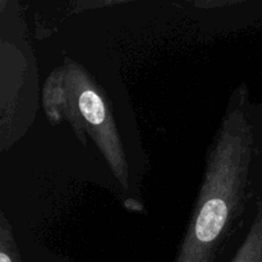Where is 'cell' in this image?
Here are the masks:
<instances>
[{
    "label": "cell",
    "mask_w": 262,
    "mask_h": 262,
    "mask_svg": "<svg viewBox=\"0 0 262 262\" xmlns=\"http://www.w3.org/2000/svg\"><path fill=\"white\" fill-rule=\"evenodd\" d=\"M258 158L250 92L241 83L207 148L201 186L174 262H215L247 211Z\"/></svg>",
    "instance_id": "1"
},
{
    "label": "cell",
    "mask_w": 262,
    "mask_h": 262,
    "mask_svg": "<svg viewBox=\"0 0 262 262\" xmlns=\"http://www.w3.org/2000/svg\"><path fill=\"white\" fill-rule=\"evenodd\" d=\"M42 105L51 123L69 122L77 137H91L123 188L129 184V169L123 142L106 95L82 64L66 58L43 86Z\"/></svg>",
    "instance_id": "2"
},
{
    "label": "cell",
    "mask_w": 262,
    "mask_h": 262,
    "mask_svg": "<svg viewBox=\"0 0 262 262\" xmlns=\"http://www.w3.org/2000/svg\"><path fill=\"white\" fill-rule=\"evenodd\" d=\"M230 262H262V202H258L252 225Z\"/></svg>",
    "instance_id": "3"
},
{
    "label": "cell",
    "mask_w": 262,
    "mask_h": 262,
    "mask_svg": "<svg viewBox=\"0 0 262 262\" xmlns=\"http://www.w3.org/2000/svg\"><path fill=\"white\" fill-rule=\"evenodd\" d=\"M0 262H22L12 224L8 222L4 211L0 212Z\"/></svg>",
    "instance_id": "4"
}]
</instances>
